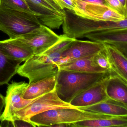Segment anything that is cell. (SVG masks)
I'll list each match as a JSON object with an SVG mask.
<instances>
[{
  "instance_id": "obj_18",
  "label": "cell",
  "mask_w": 127,
  "mask_h": 127,
  "mask_svg": "<svg viewBox=\"0 0 127 127\" xmlns=\"http://www.w3.org/2000/svg\"><path fill=\"white\" fill-rule=\"evenodd\" d=\"M23 62L8 57L0 49V86L8 83L17 73L20 64Z\"/></svg>"
},
{
  "instance_id": "obj_13",
  "label": "cell",
  "mask_w": 127,
  "mask_h": 127,
  "mask_svg": "<svg viewBox=\"0 0 127 127\" xmlns=\"http://www.w3.org/2000/svg\"><path fill=\"white\" fill-rule=\"evenodd\" d=\"M104 44L105 52L111 66L110 75L117 76L127 83V56L115 47Z\"/></svg>"
},
{
  "instance_id": "obj_11",
  "label": "cell",
  "mask_w": 127,
  "mask_h": 127,
  "mask_svg": "<svg viewBox=\"0 0 127 127\" xmlns=\"http://www.w3.org/2000/svg\"><path fill=\"white\" fill-rule=\"evenodd\" d=\"M110 76L104 78L74 97L70 104L76 107L90 106L110 99L106 91V85Z\"/></svg>"
},
{
  "instance_id": "obj_26",
  "label": "cell",
  "mask_w": 127,
  "mask_h": 127,
  "mask_svg": "<svg viewBox=\"0 0 127 127\" xmlns=\"http://www.w3.org/2000/svg\"><path fill=\"white\" fill-rule=\"evenodd\" d=\"M79 0L84 2L88 3L106 5L104 0Z\"/></svg>"
},
{
  "instance_id": "obj_16",
  "label": "cell",
  "mask_w": 127,
  "mask_h": 127,
  "mask_svg": "<svg viewBox=\"0 0 127 127\" xmlns=\"http://www.w3.org/2000/svg\"><path fill=\"white\" fill-rule=\"evenodd\" d=\"M106 91L110 99L127 106V83L119 76L110 74Z\"/></svg>"
},
{
  "instance_id": "obj_6",
  "label": "cell",
  "mask_w": 127,
  "mask_h": 127,
  "mask_svg": "<svg viewBox=\"0 0 127 127\" xmlns=\"http://www.w3.org/2000/svg\"><path fill=\"white\" fill-rule=\"evenodd\" d=\"M30 9L41 23L51 29H59L65 17V9L46 0H25Z\"/></svg>"
},
{
  "instance_id": "obj_28",
  "label": "cell",
  "mask_w": 127,
  "mask_h": 127,
  "mask_svg": "<svg viewBox=\"0 0 127 127\" xmlns=\"http://www.w3.org/2000/svg\"><path fill=\"white\" fill-rule=\"evenodd\" d=\"M5 105V97L0 94V114H1L2 110Z\"/></svg>"
},
{
  "instance_id": "obj_23",
  "label": "cell",
  "mask_w": 127,
  "mask_h": 127,
  "mask_svg": "<svg viewBox=\"0 0 127 127\" xmlns=\"http://www.w3.org/2000/svg\"><path fill=\"white\" fill-rule=\"evenodd\" d=\"M106 5L119 14L127 18V8L119 0H104Z\"/></svg>"
},
{
  "instance_id": "obj_17",
  "label": "cell",
  "mask_w": 127,
  "mask_h": 127,
  "mask_svg": "<svg viewBox=\"0 0 127 127\" xmlns=\"http://www.w3.org/2000/svg\"><path fill=\"white\" fill-rule=\"evenodd\" d=\"M78 108L93 113L116 116L127 117V106L111 99L107 101Z\"/></svg>"
},
{
  "instance_id": "obj_19",
  "label": "cell",
  "mask_w": 127,
  "mask_h": 127,
  "mask_svg": "<svg viewBox=\"0 0 127 127\" xmlns=\"http://www.w3.org/2000/svg\"><path fill=\"white\" fill-rule=\"evenodd\" d=\"M91 56L62 64L58 65V67L60 69L73 72L102 73H109L108 71L105 70L94 66L91 61Z\"/></svg>"
},
{
  "instance_id": "obj_5",
  "label": "cell",
  "mask_w": 127,
  "mask_h": 127,
  "mask_svg": "<svg viewBox=\"0 0 127 127\" xmlns=\"http://www.w3.org/2000/svg\"><path fill=\"white\" fill-rule=\"evenodd\" d=\"M77 108L70 103L62 101L57 95L55 89L37 98L24 108L18 111L14 115L12 120L22 119L29 122L34 115L51 109Z\"/></svg>"
},
{
  "instance_id": "obj_29",
  "label": "cell",
  "mask_w": 127,
  "mask_h": 127,
  "mask_svg": "<svg viewBox=\"0 0 127 127\" xmlns=\"http://www.w3.org/2000/svg\"><path fill=\"white\" fill-rule=\"evenodd\" d=\"M71 123H61L55 124L52 126V127H71Z\"/></svg>"
},
{
  "instance_id": "obj_10",
  "label": "cell",
  "mask_w": 127,
  "mask_h": 127,
  "mask_svg": "<svg viewBox=\"0 0 127 127\" xmlns=\"http://www.w3.org/2000/svg\"><path fill=\"white\" fill-rule=\"evenodd\" d=\"M105 49V44L92 41L75 39L70 46L61 55L57 66L78 59L90 57Z\"/></svg>"
},
{
  "instance_id": "obj_8",
  "label": "cell",
  "mask_w": 127,
  "mask_h": 127,
  "mask_svg": "<svg viewBox=\"0 0 127 127\" xmlns=\"http://www.w3.org/2000/svg\"><path fill=\"white\" fill-rule=\"evenodd\" d=\"M46 26L41 24L37 29L16 38L32 48L34 55L42 54L61 38Z\"/></svg>"
},
{
  "instance_id": "obj_21",
  "label": "cell",
  "mask_w": 127,
  "mask_h": 127,
  "mask_svg": "<svg viewBox=\"0 0 127 127\" xmlns=\"http://www.w3.org/2000/svg\"><path fill=\"white\" fill-rule=\"evenodd\" d=\"M91 59L94 66L105 70L110 73L111 66L105 49L91 56Z\"/></svg>"
},
{
  "instance_id": "obj_2",
  "label": "cell",
  "mask_w": 127,
  "mask_h": 127,
  "mask_svg": "<svg viewBox=\"0 0 127 127\" xmlns=\"http://www.w3.org/2000/svg\"><path fill=\"white\" fill-rule=\"evenodd\" d=\"M108 73L80 72L59 69L55 85L57 95L62 101L69 103L74 97Z\"/></svg>"
},
{
  "instance_id": "obj_3",
  "label": "cell",
  "mask_w": 127,
  "mask_h": 127,
  "mask_svg": "<svg viewBox=\"0 0 127 127\" xmlns=\"http://www.w3.org/2000/svg\"><path fill=\"white\" fill-rule=\"evenodd\" d=\"M120 117L104 114L93 113L78 108H67L51 109L32 116L29 122L35 127H52L55 124L71 123L79 121L102 119H111Z\"/></svg>"
},
{
  "instance_id": "obj_4",
  "label": "cell",
  "mask_w": 127,
  "mask_h": 127,
  "mask_svg": "<svg viewBox=\"0 0 127 127\" xmlns=\"http://www.w3.org/2000/svg\"><path fill=\"white\" fill-rule=\"evenodd\" d=\"M42 24L34 14L0 6V30L10 38H16Z\"/></svg>"
},
{
  "instance_id": "obj_1",
  "label": "cell",
  "mask_w": 127,
  "mask_h": 127,
  "mask_svg": "<svg viewBox=\"0 0 127 127\" xmlns=\"http://www.w3.org/2000/svg\"><path fill=\"white\" fill-rule=\"evenodd\" d=\"M62 24L64 34L71 38L86 37L89 35L104 34L127 30V18L120 22L96 21L81 17L65 9Z\"/></svg>"
},
{
  "instance_id": "obj_24",
  "label": "cell",
  "mask_w": 127,
  "mask_h": 127,
  "mask_svg": "<svg viewBox=\"0 0 127 127\" xmlns=\"http://www.w3.org/2000/svg\"><path fill=\"white\" fill-rule=\"evenodd\" d=\"M56 3L62 9H67L73 12L75 5L73 0H54Z\"/></svg>"
},
{
  "instance_id": "obj_15",
  "label": "cell",
  "mask_w": 127,
  "mask_h": 127,
  "mask_svg": "<svg viewBox=\"0 0 127 127\" xmlns=\"http://www.w3.org/2000/svg\"><path fill=\"white\" fill-rule=\"evenodd\" d=\"M56 75L29 83L23 95V98H36L55 89Z\"/></svg>"
},
{
  "instance_id": "obj_27",
  "label": "cell",
  "mask_w": 127,
  "mask_h": 127,
  "mask_svg": "<svg viewBox=\"0 0 127 127\" xmlns=\"http://www.w3.org/2000/svg\"><path fill=\"white\" fill-rule=\"evenodd\" d=\"M0 126L3 127V126H6V127H14L12 120H5L1 121V124Z\"/></svg>"
},
{
  "instance_id": "obj_30",
  "label": "cell",
  "mask_w": 127,
  "mask_h": 127,
  "mask_svg": "<svg viewBox=\"0 0 127 127\" xmlns=\"http://www.w3.org/2000/svg\"><path fill=\"white\" fill-rule=\"evenodd\" d=\"M124 6L127 8V0H119Z\"/></svg>"
},
{
  "instance_id": "obj_20",
  "label": "cell",
  "mask_w": 127,
  "mask_h": 127,
  "mask_svg": "<svg viewBox=\"0 0 127 127\" xmlns=\"http://www.w3.org/2000/svg\"><path fill=\"white\" fill-rule=\"evenodd\" d=\"M127 127V117L111 119H97L71 123V127Z\"/></svg>"
},
{
  "instance_id": "obj_14",
  "label": "cell",
  "mask_w": 127,
  "mask_h": 127,
  "mask_svg": "<svg viewBox=\"0 0 127 127\" xmlns=\"http://www.w3.org/2000/svg\"><path fill=\"white\" fill-rule=\"evenodd\" d=\"M86 38L92 41L113 46L126 56L127 52V30L105 34L89 35Z\"/></svg>"
},
{
  "instance_id": "obj_25",
  "label": "cell",
  "mask_w": 127,
  "mask_h": 127,
  "mask_svg": "<svg viewBox=\"0 0 127 127\" xmlns=\"http://www.w3.org/2000/svg\"><path fill=\"white\" fill-rule=\"evenodd\" d=\"M14 127H33L35 126L29 121L22 119H15L12 120Z\"/></svg>"
},
{
  "instance_id": "obj_12",
  "label": "cell",
  "mask_w": 127,
  "mask_h": 127,
  "mask_svg": "<svg viewBox=\"0 0 127 127\" xmlns=\"http://www.w3.org/2000/svg\"><path fill=\"white\" fill-rule=\"evenodd\" d=\"M0 49L8 57L23 61H26L34 55L32 48L16 38L0 41Z\"/></svg>"
},
{
  "instance_id": "obj_7",
  "label": "cell",
  "mask_w": 127,
  "mask_h": 127,
  "mask_svg": "<svg viewBox=\"0 0 127 127\" xmlns=\"http://www.w3.org/2000/svg\"><path fill=\"white\" fill-rule=\"evenodd\" d=\"M75 5L73 12L78 16L96 21L120 22L126 19L105 5L84 2L73 0Z\"/></svg>"
},
{
  "instance_id": "obj_9",
  "label": "cell",
  "mask_w": 127,
  "mask_h": 127,
  "mask_svg": "<svg viewBox=\"0 0 127 127\" xmlns=\"http://www.w3.org/2000/svg\"><path fill=\"white\" fill-rule=\"evenodd\" d=\"M28 84L25 82H12L9 84L5 97V109L2 113L0 114V121L5 120H12L17 111L37 98L26 99L23 98V94Z\"/></svg>"
},
{
  "instance_id": "obj_22",
  "label": "cell",
  "mask_w": 127,
  "mask_h": 127,
  "mask_svg": "<svg viewBox=\"0 0 127 127\" xmlns=\"http://www.w3.org/2000/svg\"><path fill=\"white\" fill-rule=\"evenodd\" d=\"M0 6L34 14L25 0H0Z\"/></svg>"
}]
</instances>
